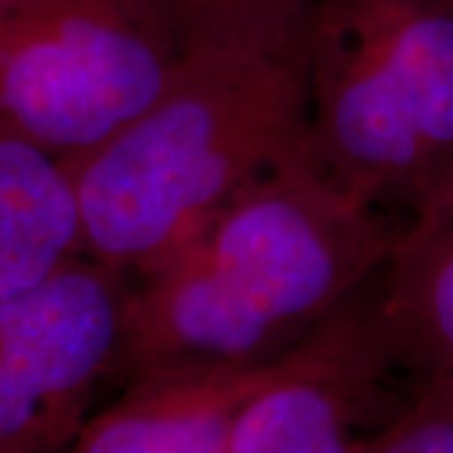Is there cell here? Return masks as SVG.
I'll return each instance as SVG.
<instances>
[{"label":"cell","mask_w":453,"mask_h":453,"mask_svg":"<svg viewBox=\"0 0 453 453\" xmlns=\"http://www.w3.org/2000/svg\"><path fill=\"white\" fill-rule=\"evenodd\" d=\"M401 229L312 162L280 169L134 280L113 378L275 363L371 285Z\"/></svg>","instance_id":"cell-1"},{"label":"cell","mask_w":453,"mask_h":453,"mask_svg":"<svg viewBox=\"0 0 453 453\" xmlns=\"http://www.w3.org/2000/svg\"><path fill=\"white\" fill-rule=\"evenodd\" d=\"M303 162H312L305 64L181 58L144 113L61 164L83 255L136 280L232 199Z\"/></svg>","instance_id":"cell-2"},{"label":"cell","mask_w":453,"mask_h":453,"mask_svg":"<svg viewBox=\"0 0 453 453\" xmlns=\"http://www.w3.org/2000/svg\"><path fill=\"white\" fill-rule=\"evenodd\" d=\"M310 159L408 222L453 184V0H320L305 49Z\"/></svg>","instance_id":"cell-3"},{"label":"cell","mask_w":453,"mask_h":453,"mask_svg":"<svg viewBox=\"0 0 453 453\" xmlns=\"http://www.w3.org/2000/svg\"><path fill=\"white\" fill-rule=\"evenodd\" d=\"M179 65L136 0L0 5V129L73 159L144 113Z\"/></svg>","instance_id":"cell-4"},{"label":"cell","mask_w":453,"mask_h":453,"mask_svg":"<svg viewBox=\"0 0 453 453\" xmlns=\"http://www.w3.org/2000/svg\"><path fill=\"white\" fill-rule=\"evenodd\" d=\"M131 288L76 255L0 303V453H68L113 375Z\"/></svg>","instance_id":"cell-5"},{"label":"cell","mask_w":453,"mask_h":453,"mask_svg":"<svg viewBox=\"0 0 453 453\" xmlns=\"http://www.w3.org/2000/svg\"><path fill=\"white\" fill-rule=\"evenodd\" d=\"M390 368L368 285L242 405L222 453H356V428Z\"/></svg>","instance_id":"cell-6"},{"label":"cell","mask_w":453,"mask_h":453,"mask_svg":"<svg viewBox=\"0 0 453 453\" xmlns=\"http://www.w3.org/2000/svg\"><path fill=\"white\" fill-rule=\"evenodd\" d=\"M285 357L127 380L116 403L88 416L68 453H222L242 405L275 378Z\"/></svg>","instance_id":"cell-7"},{"label":"cell","mask_w":453,"mask_h":453,"mask_svg":"<svg viewBox=\"0 0 453 453\" xmlns=\"http://www.w3.org/2000/svg\"><path fill=\"white\" fill-rule=\"evenodd\" d=\"M393 365L431 378L453 368V184L401 229L371 282Z\"/></svg>","instance_id":"cell-8"},{"label":"cell","mask_w":453,"mask_h":453,"mask_svg":"<svg viewBox=\"0 0 453 453\" xmlns=\"http://www.w3.org/2000/svg\"><path fill=\"white\" fill-rule=\"evenodd\" d=\"M76 255L81 217L64 164L0 129V303Z\"/></svg>","instance_id":"cell-9"},{"label":"cell","mask_w":453,"mask_h":453,"mask_svg":"<svg viewBox=\"0 0 453 453\" xmlns=\"http://www.w3.org/2000/svg\"><path fill=\"white\" fill-rule=\"evenodd\" d=\"M179 58H282L305 64L320 0H136Z\"/></svg>","instance_id":"cell-10"},{"label":"cell","mask_w":453,"mask_h":453,"mask_svg":"<svg viewBox=\"0 0 453 453\" xmlns=\"http://www.w3.org/2000/svg\"><path fill=\"white\" fill-rule=\"evenodd\" d=\"M356 453H453V416L418 393L416 403L383 431L360 438Z\"/></svg>","instance_id":"cell-11"},{"label":"cell","mask_w":453,"mask_h":453,"mask_svg":"<svg viewBox=\"0 0 453 453\" xmlns=\"http://www.w3.org/2000/svg\"><path fill=\"white\" fill-rule=\"evenodd\" d=\"M421 393L431 395L436 403H441L453 416V368L446 372H438L426 378L421 386Z\"/></svg>","instance_id":"cell-12"},{"label":"cell","mask_w":453,"mask_h":453,"mask_svg":"<svg viewBox=\"0 0 453 453\" xmlns=\"http://www.w3.org/2000/svg\"><path fill=\"white\" fill-rule=\"evenodd\" d=\"M8 3H16V0H0V5H8Z\"/></svg>","instance_id":"cell-13"}]
</instances>
